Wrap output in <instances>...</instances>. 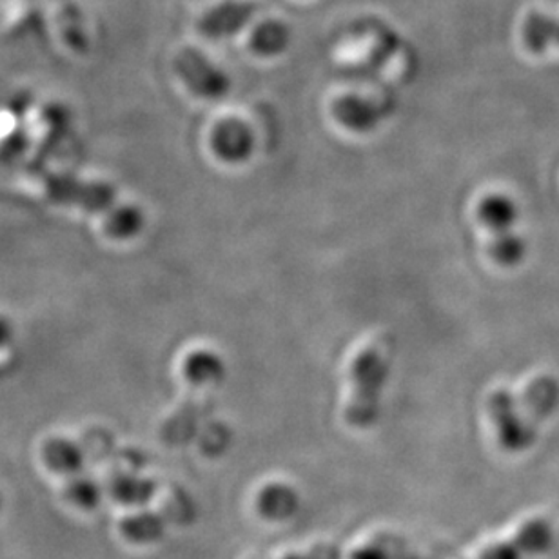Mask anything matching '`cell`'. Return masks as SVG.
I'll use <instances>...</instances> for the list:
<instances>
[{
    "label": "cell",
    "mask_w": 559,
    "mask_h": 559,
    "mask_svg": "<svg viewBox=\"0 0 559 559\" xmlns=\"http://www.w3.org/2000/svg\"><path fill=\"white\" fill-rule=\"evenodd\" d=\"M391 349L383 340L367 344L350 361V399L345 418L356 429L372 427L382 409L383 389L391 377Z\"/></svg>",
    "instance_id": "1"
},
{
    "label": "cell",
    "mask_w": 559,
    "mask_h": 559,
    "mask_svg": "<svg viewBox=\"0 0 559 559\" xmlns=\"http://www.w3.org/2000/svg\"><path fill=\"white\" fill-rule=\"evenodd\" d=\"M344 48L355 49V57H347V64L353 70L374 71L388 70L391 66L405 62L411 64L413 51L405 38L396 29L377 21V19H367L353 27L349 35V43Z\"/></svg>",
    "instance_id": "2"
},
{
    "label": "cell",
    "mask_w": 559,
    "mask_h": 559,
    "mask_svg": "<svg viewBox=\"0 0 559 559\" xmlns=\"http://www.w3.org/2000/svg\"><path fill=\"white\" fill-rule=\"evenodd\" d=\"M487 415L498 443L506 451H527L538 440V430L533 429L518 413L516 393L511 389L498 388L489 394Z\"/></svg>",
    "instance_id": "3"
},
{
    "label": "cell",
    "mask_w": 559,
    "mask_h": 559,
    "mask_svg": "<svg viewBox=\"0 0 559 559\" xmlns=\"http://www.w3.org/2000/svg\"><path fill=\"white\" fill-rule=\"evenodd\" d=\"M175 71L194 97L221 100L231 92V76L197 49L186 48L178 51L175 57Z\"/></svg>",
    "instance_id": "4"
},
{
    "label": "cell",
    "mask_w": 559,
    "mask_h": 559,
    "mask_svg": "<svg viewBox=\"0 0 559 559\" xmlns=\"http://www.w3.org/2000/svg\"><path fill=\"white\" fill-rule=\"evenodd\" d=\"M394 103L388 97L345 93L334 98L331 114L340 126L353 133H371L393 114Z\"/></svg>",
    "instance_id": "5"
},
{
    "label": "cell",
    "mask_w": 559,
    "mask_h": 559,
    "mask_svg": "<svg viewBox=\"0 0 559 559\" xmlns=\"http://www.w3.org/2000/svg\"><path fill=\"white\" fill-rule=\"evenodd\" d=\"M518 411L531 427L538 430L539 425L558 413L559 378L550 372H542L531 378L522 393H516Z\"/></svg>",
    "instance_id": "6"
},
{
    "label": "cell",
    "mask_w": 559,
    "mask_h": 559,
    "mask_svg": "<svg viewBox=\"0 0 559 559\" xmlns=\"http://www.w3.org/2000/svg\"><path fill=\"white\" fill-rule=\"evenodd\" d=\"M555 544V533L545 520H531L518 531L514 538L485 549L476 559H523V556L542 555Z\"/></svg>",
    "instance_id": "7"
},
{
    "label": "cell",
    "mask_w": 559,
    "mask_h": 559,
    "mask_svg": "<svg viewBox=\"0 0 559 559\" xmlns=\"http://www.w3.org/2000/svg\"><path fill=\"white\" fill-rule=\"evenodd\" d=\"M211 150L222 162L237 166L248 162L254 153L253 130L242 119H224L211 131Z\"/></svg>",
    "instance_id": "8"
},
{
    "label": "cell",
    "mask_w": 559,
    "mask_h": 559,
    "mask_svg": "<svg viewBox=\"0 0 559 559\" xmlns=\"http://www.w3.org/2000/svg\"><path fill=\"white\" fill-rule=\"evenodd\" d=\"M259 5L251 0H224L200 16V32L210 38H229L253 21Z\"/></svg>",
    "instance_id": "9"
},
{
    "label": "cell",
    "mask_w": 559,
    "mask_h": 559,
    "mask_svg": "<svg viewBox=\"0 0 559 559\" xmlns=\"http://www.w3.org/2000/svg\"><path fill=\"white\" fill-rule=\"evenodd\" d=\"M40 456L48 471L66 478H73L86 471V451L82 449L81 443L71 438H48L40 449Z\"/></svg>",
    "instance_id": "10"
},
{
    "label": "cell",
    "mask_w": 559,
    "mask_h": 559,
    "mask_svg": "<svg viewBox=\"0 0 559 559\" xmlns=\"http://www.w3.org/2000/svg\"><path fill=\"white\" fill-rule=\"evenodd\" d=\"M476 216L481 226L492 235L516 231L520 222V205L511 194L489 193L479 200Z\"/></svg>",
    "instance_id": "11"
},
{
    "label": "cell",
    "mask_w": 559,
    "mask_h": 559,
    "mask_svg": "<svg viewBox=\"0 0 559 559\" xmlns=\"http://www.w3.org/2000/svg\"><path fill=\"white\" fill-rule=\"evenodd\" d=\"M183 378L193 389L213 391L226 378V364L215 350L197 349L183 360Z\"/></svg>",
    "instance_id": "12"
},
{
    "label": "cell",
    "mask_w": 559,
    "mask_h": 559,
    "mask_svg": "<svg viewBox=\"0 0 559 559\" xmlns=\"http://www.w3.org/2000/svg\"><path fill=\"white\" fill-rule=\"evenodd\" d=\"M522 43L533 55L559 48V15L549 11H531L522 24Z\"/></svg>",
    "instance_id": "13"
},
{
    "label": "cell",
    "mask_w": 559,
    "mask_h": 559,
    "mask_svg": "<svg viewBox=\"0 0 559 559\" xmlns=\"http://www.w3.org/2000/svg\"><path fill=\"white\" fill-rule=\"evenodd\" d=\"M46 4L53 19L55 27L62 40L68 44V48L79 55L86 53L87 38L81 11L76 10L70 0H46Z\"/></svg>",
    "instance_id": "14"
},
{
    "label": "cell",
    "mask_w": 559,
    "mask_h": 559,
    "mask_svg": "<svg viewBox=\"0 0 559 559\" xmlns=\"http://www.w3.org/2000/svg\"><path fill=\"white\" fill-rule=\"evenodd\" d=\"M155 489L153 479L142 478L135 468L124 471V467L111 476L108 485L109 495L114 496V500L128 507L147 506L153 500Z\"/></svg>",
    "instance_id": "15"
},
{
    "label": "cell",
    "mask_w": 559,
    "mask_h": 559,
    "mask_svg": "<svg viewBox=\"0 0 559 559\" xmlns=\"http://www.w3.org/2000/svg\"><path fill=\"white\" fill-rule=\"evenodd\" d=\"M293 43L290 27L282 21H265L254 27L249 44L259 57L275 59L284 55Z\"/></svg>",
    "instance_id": "16"
},
{
    "label": "cell",
    "mask_w": 559,
    "mask_h": 559,
    "mask_svg": "<svg viewBox=\"0 0 559 559\" xmlns=\"http://www.w3.org/2000/svg\"><path fill=\"white\" fill-rule=\"evenodd\" d=\"M166 531L164 518L156 512L142 511L120 522V533L128 542L136 545L155 544Z\"/></svg>",
    "instance_id": "17"
},
{
    "label": "cell",
    "mask_w": 559,
    "mask_h": 559,
    "mask_svg": "<svg viewBox=\"0 0 559 559\" xmlns=\"http://www.w3.org/2000/svg\"><path fill=\"white\" fill-rule=\"evenodd\" d=\"M490 259L506 270H512L527 259L528 243L518 231L492 235L487 246Z\"/></svg>",
    "instance_id": "18"
},
{
    "label": "cell",
    "mask_w": 559,
    "mask_h": 559,
    "mask_svg": "<svg viewBox=\"0 0 559 559\" xmlns=\"http://www.w3.org/2000/svg\"><path fill=\"white\" fill-rule=\"evenodd\" d=\"M66 500L79 507L82 511H93L100 506L104 498L103 485L97 479L84 473L76 474L73 478H68L64 487Z\"/></svg>",
    "instance_id": "19"
},
{
    "label": "cell",
    "mask_w": 559,
    "mask_h": 559,
    "mask_svg": "<svg viewBox=\"0 0 559 559\" xmlns=\"http://www.w3.org/2000/svg\"><path fill=\"white\" fill-rule=\"evenodd\" d=\"M295 506V492L285 485H270L260 495V509L270 516L275 514V516L282 518L285 512L293 511Z\"/></svg>",
    "instance_id": "20"
},
{
    "label": "cell",
    "mask_w": 559,
    "mask_h": 559,
    "mask_svg": "<svg viewBox=\"0 0 559 559\" xmlns=\"http://www.w3.org/2000/svg\"><path fill=\"white\" fill-rule=\"evenodd\" d=\"M16 334L10 318L0 314V372H4L15 358Z\"/></svg>",
    "instance_id": "21"
},
{
    "label": "cell",
    "mask_w": 559,
    "mask_h": 559,
    "mask_svg": "<svg viewBox=\"0 0 559 559\" xmlns=\"http://www.w3.org/2000/svg\"><path fill=\"white\" fill-rule=\"evenodd\" d=\"M0 509H2V496H0Z\"/></svg>",
    "instance_id": "22"
}]
</instances>
